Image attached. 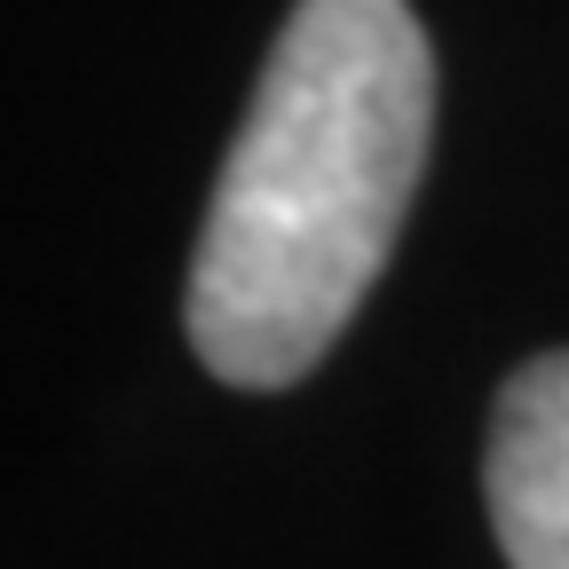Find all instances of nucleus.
Masks as SVG:
<instances>
[{"label": "nucleus", "mask_w": 569, "mask_h": 569, "mask_svg": "<svg viewBox=\"0 0 569 569\" xmlns=\"http://www.w3.org/2000/svg\"><path fill=\"white\" fill-rule=\"evenodd\" d=\"M436 56L411 0L284 17L190 261V348L230 388H293L348 332L411 213Z\"/></svg>", "instance_id": "obj_1"}, {"label": "nucleus", "mask_w": 569, "mask_h": 569, "mask_svg": "<svg viewBox=\"0 0 569 569\" xmlns=\"http://www.w3.org/2000/svg\"><path fill=\"white\" fill-rule=\"evenodd\" d=\"M482 498L515 569H569V348L530 356L498 388Z\"/></svg>", "instance_id": "obj_2"}]
</instances>
